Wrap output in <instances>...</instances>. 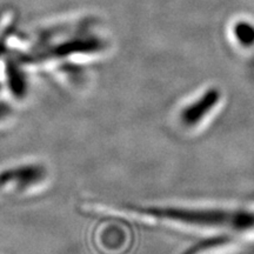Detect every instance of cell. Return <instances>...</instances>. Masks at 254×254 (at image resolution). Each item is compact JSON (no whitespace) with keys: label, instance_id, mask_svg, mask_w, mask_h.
Instances as JSON below:
<instances>
[{"label":"cell","instance_id":"6da1fadb","mask_svg":"<svg viewBox=\"0 0 254 254\" xmlns=\"http://www.w3.org/2000/svg\"><path fill=\"white\" fill-rule=\"evenodd\" d=\"M127 213L136 218L196 228H245L254 227V213L247 211L219 208H174L148 207L131 208Z\"/></svg>","mask_w":254,"mask_h":254},{"label":"cell","instance_id":"7a4b0ae2","mask_svg":"<svg viewBox=\"0 0 254 254\" xmlns=\"http://www.w3.org/2000/svg\"><path fill=\"white\" fill-rule=\"evenodd\" d=\"M49 171L41 164H24L0 171V196L26 195L46 185Z\"/></svg>","mask_w":254,"mask_h":254},{"label":"cell","instance_id":"3957f363","mask_svg":"<svg viewBox=\"0 0 254 254\" xmlns=\"http://www.w3.org/2000/svg\"><path fill=\"white\" fill-rule=\"evenodd\" d=\"M221 100V93L217 88L207 90L200 98H196L186 107H184L180 114V122L187 128H194L213 113Z\"/></svg>","mask_w":254,"mask_h":254},{"label":"cell","instance_id":"277c9868","mask_svg":"<svg viewBox=\"0 0 254 254\" xmlns=\"http://www.w3.org/2000/svg\"><path fill=\"white\" fill-rule=\"evenodd\" d=\"M12 109L11 106L5 103H0V126L4 125L8 122V120H11L12 118Z\"/></svg>","mask_w":254,"mask_h":254}]
</instances>
